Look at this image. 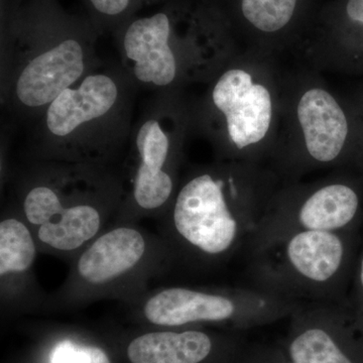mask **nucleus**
Returning a JSON list of instances; mask_svg holds the SVG:
<instances>
[{"mask_svg": "<svg viewBox=\"0 0 363 363\" xmlns=\"http://www.w3.org/2000/svg\"><path fill=\"white\" fill-rule=\"evenodd\" d=\"M125 307L130 319L140 326L171 329L226 323L242 309L240 298L233 294L182 286L150 289Z\"/></svg>", "mask_w": 363, "mask_h": 363, "instance_id": "5", "label": "nucleus"}, {"mask_svg": "<svg viewBox=\"0 0 363 363\" xmlns=\"http://www.w3.org/2000/svg\"><path fill=\"white\" fill-rule=\"evenodd\" d=\"M297 116L310 156L318 162L334 161L342 152L350 130L335 98L322 88L307 90L298 101Z\"/></svg>", "mask_w": 363, "mask_h": 363, "instance_id": "11", "label": "nucleus"}, {"mask_svg": "<svg viewBox=\"0 0 363 363\" xmlns=\"http://www.w3.org/2000/svg\"><path fill=\"white\" fill-rule=\"evenodd\" d=\"M124 339L121 353L126 363H205L217 350L216 340L197 329L152 328Z\"/></svg>", "mask_w": 363, "mask_h": 363, "instance_id": "9", "label": "nucleus"}, {"mask_svg": "<svg viewBox=\"0 0 363 363\" xmlns=\"http://www.w3.org/2000/svg\"><path fill=\"white\" fill-rule=\"evenodd\" d=\"M360 281H362V285L363 286V259L362 262V267H360Z\"/></svg>", "mask_w": 363, "mask_h": 363, "instance_id": "20", "label": "nucleus"}, {"mask_svg": "<svg viewBox=\"0 0 363 363\" xmlns=\"http://www.w3.org/2000/svg\"><path fill=\"white\" fill-rule=\"evenodd\" d=\"M118 90L108 76L90 75L77 89L68 88L50 104L47 126L52 135H71L79 126L105 116L116 104Z\"/></svg>", "mask_w": 363, "mask_h": 363, "instance_id": "12", "label": "nucleus"}, {"mask_svg": "<svg viewBox=\"0 0 363 363\" xmlns=\"http://www.w3.org/2000/svg\"><path fill=\"white\" fill-rule=\"evenodd\" d=\"M89 2L98 13L116 16L128 9L130 0H89Z\"/></svg>", "mask_w": 363, "mask_h": 363, "instance_id": "18", "label": "nucleus"}, {"mask_svg": "<svg viewBox=\"0 0 363 363\" xmlns=\"http://www.w3.org/2000/svg\"><path fill=\"white\" fill-rule=\"evenodd\" d=\"M346 13L351 21L363 26V0H348Z\"/></svg>", "mask_w": 363, "mask_h": 363, "instance_id": "19", "label": "nucleus"}, {"mask_svg": "<svg viewBox=\"0 0 363 363\" xmlns=\"http://www.w3.org/2000/svg\"><path fill=\"white\" fill-rule=\"evenodd\" d=\"M212 99L225 117L229 140L238 150L262 142L271 128L272 100L247 71L231 69L214 86Z\"/></svg>", "mask_w": 363, "mask_h": 363, "instance_id": "7", "label": "nucleus"}, {"mask_svg": "<svg viewBox=\"0 0 363 363\" xmlns=\"http://www.w3.org/2000/svg\"><path fill=\"white\" fill-rule=\"evenodd\" d=\"M45 363H113L111 351L78 332H62L45 346Z\"/></svg>", "mask_w": 363, "mask_h": 363, "instance_id": "15", "label": "nucleus"}, {"mask_svg": "<svg viewBox=\"0 0 363 363\" xmlns=\"http://www.w3.org/2000/svg\"><path fill=\"white\" fill-rule=\"evenodd\" d=\"M218 174L184 184L161 218L160 234L174 264L208 267L225 259L240 240L241 219Z\"/></svg>", "mask_w": 363, "mask_h": 363, "instance_id": "3", "label": "nucleus"}, {"mask_svg": "<svg viewBox=\"0 0 363 363\" xmlns=\"http://www.w3.org/2000/svg\"><path fill=\"white\" fill-rule=\"evenodd\" d=\"M297 0H242L243 16L255 28L274 33L292 20Z\"/></svg>", "mask_w": 363, "mask_h": 363, "instance_id": "17", "label": "nucleus"}, {"mask_svg": "<svg viewBox=\"0 0 363 363\" xmlns=\"http://www.w3.org/2000/svg\"><path fill=\"white\" fill-rule=\"evenodd\" d=\"M28 182L18 213L40 253L70 262L113 223L121 199L116 181L89 171L52 172Z\"/></svg>", "mask_w": 363, "mask_h": 363, "instance_id": "2", "label": "nucleus"}, {"mask_svg": "<svg viewBox=\"0 0 363 363\" xmlns=\"http://www.w3.org/2000/svg\"><path fill=\"white\" fill-rule=\"evenodd\" d=\"M293 363H352L328 332L310 328L298 334L290 346Z\"/></svg>", "mask_w": 363, "mask_h": 363, "instance_id": "16", "label": "nucleus"}, {"mask_svg": "<svg viewBox=\"0 0 363 363\" xmlns=\"http://www.w3.org/2000/svg\"><path fill=\"white\" fill-rule=\"evenodd\" d=\"M84 52L68 39L28 62L16 82V95L28 107L51 104L84 73Z\"/></svg>", "mask_w": 363, "mask_h": 363, "instance_id": "8", "label": "nucleus"}, {"mask_svg": "<svg viewBox=\"0 0 363 363\" xmlns=\"http://www.w3.org/2000/svg\"><path fill=\"white\" fill-rule=\"evenodd\" d=\"M39 245L18 209L0 221V302L2 313L23 314L45 309L48 296L35 274Z\"/></svg>", "mask_w": 363, "mask_h": 363, "instance_id": "6", "label": "nucleus"}, {"mask_svg": "<svg viewBox=\"0 0 363 363\" xmlns=\"http://www.w3.org/2000/svg\"><path fill=\"white\" fill-rule=\"evenodd\" d=\"M69 267L63 285L48 296L45 309H77L104 300L131 304L175 264L159 234L133 222H113Z\"/></svg>", "mask_w": 363, "mask_h": 363, "instance_id": "1", "label": "nucleus"}, {"mask_svg": "<svg viewBox=\"0 0 363 363\" xmlns=\"http://www.w3.org/2000/svg\"><path fill=\"white\" fill-rule=\"evenodd\" d=\"M358 206L359 199L352 188L331 184L306 200L298 211V222L304 229L334 233L353 220Z\"/></svg>", "mask_w": 363, "mask_h": 363, "instance_id": "14", "label": "nucleus"}, {"mask_svg": "<svg viewBox=\"0 0 363 363\" xmlns=\"http://www.w3.org/2000/svg\"><path fill=\"white\" fill-rule=\"evenodd\" d=\"M286 253L298 274L315 283H324L340 269L344 247L334 233L303 229L289 240Z\"/></svg>", "mask_w": 363, "mask_h": 363, "instance_id": "13", "label": "nucleus"}, {"mask_svg": "<svg viewBox=\"0 0 363 363\" xmlns=\"http://www.w3.org/2000/svg\"><path fill=\"white\" fill-rule=\"evenodd\" d=\"M138 161L114 222H133L160 218L174 200L175 179L172 171L169 140L157 121H147L138 130L135 140Z\"/></svg>", "mask_w": 363, "mask_h": 363, "instance_id": "4", "label": "nucleus"}, {"mask_svg": "<svg viewBox=\"0 0 363 363\" xmlns=\"http://www.w3.org/2000/svg\"><path fill=\"white\" fill-rule=\"evenodd\" d=\"M171 25L166 13L138 18L124 35L126 56L133 62V73L143 83L164 87L175 80V54L169 45Z\"/></svg>", "mask_w": 363, "mask_h": 363, "instance_id": "10", "label": "nucleus"}]
</instances>
